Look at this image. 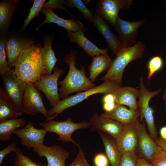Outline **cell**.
Here are the masks:
<instances>
[{
  "mask_svg": "<svg viewBox=\"0 0 166 166\" xmlns=\"http://www.w3.org/2000/svg\"><path fill=\"white\" fill-rule=\"evenodd\" d=\"M43 48L37 43L22 52L14 66L18 78L27 83H33L46 75L42 56Z\"/></svg>",
  "mask_w": 166,
  "mask_h": 166,
  "instance_id": "6da1fadb",
  "label": "cell"
},
{
  "mask_svg": "<svg viewBox=\"0 0 166 166\" xmlns=\"http://www.w3.org/2000/svg\"><path fill=\"white\" fill-rule=\"evenodd\" d=\"M77 51L71 50L65 55L64 61L69 66L68 72L61 81H58L61 85L59 90L60 99L63 100L75 92L86 91L96 86L85 74V67L81 65L80 69L76 67Z\"/></svg>",
  "mask_w": 166,
  "mask_h": 166,
  "instance_id": "7a4b0ae2",
  "label": "cell"
},
{
  "mask_svg": "<svg viewBox=\"0 0 166 166\" xmlns=\"http://www.w3.org/2000/svg\"><path fill=\"white\" fill-rule=\"evenodd\" d=\"M145 49V44L140 41L131 47L121 48L116 54L109 69L100 80H111L122 86L123 73L125 68L131 61L141 58Z\"/></svg>",
  "mask_w": 166,
  "mask_h": 166,
  "instance_id": "3957f363",
  "label": "cell"
},
{
  "mask_svg": "<svg viewBox=\"0 0 166 166\" xmlns=\"http://www.w3.org/2000/svg\"><path fill=\"white\" fill-rule=\"evenodd\" d=\"M121 86L114 81L106 80L97 86L68 97L60 100L51 109H47L48 118L46 121L54 119V115L57 116L58 114H61L65 110L76 105L91 96L98 93H113Z\"/></svg>",
  "mask_w": 166,
  "mask_h": 166,
  "instance_id": "277c9868",
  "label": "cell"
},
{
  "mask_svg": "<svg viewBox=\"0 0 166 166\" xmlns=\"http://www.w3.org/2000/svg\"><path fill=\"white\" fill-rule=\"evenodd\" d=\"M139 85L137 105L140 114V121H142L144 119L149 134L155 140L157 139V132L154 123L153 110L149 106V102L152 98L161 93V89L153 91H149L145 87L143 76L140 79Z\"/></svg>",
  "mask_w": 166,
  "mask_h": 166,
  "instance_id": "5b68a950",
  "label": "cell"
},
{
  "mask_svg": "<svg viewBox=\"0 0 166 166\" xmlns=\"http://www.w3.org/2000/svg\"><path fill=\"white\" fill-rule=\"evenodd\" d=\"M38 125L47 132H53L59 136L57 140L63 142H71L77 147L80 146L72 138V134L80 129L87 128L90 127L89 121H83L79 123L72 121L70 117L63 121H56L53 119L40 122Z\"/></svg>",
  "mask_w": 166,
  "mask_h": 166,
  "instance_id": "8992f818",
  "label": "cell"
},
{
  "mask_svg": "<svg viewBox=\"0 0 166 166\" xmlns=\"http://www.w3.org/2000/svg\"><path fill=\"white\" fill-rule=\"evenodd\" d=\"M2 77L4 90L17 110L22 114V101L27 83L17 77L14 69Z\"/></svg>",
  "mask_w": 166,
  "mask_h": 166,
  "instance_id": "52a82bcc",
  "label": "cell"
},
{
  "mask_svg": "<svg viewBox=\"0 0 166 166\" xmlns=\"http://www.w3.org/2000/svg\"><path fill=\"white\" fill-rule=\"evenodd\" d=\"M64 71L63 69L55 66L52 74L43 75L33 83L37 89L44 93L51 107H53L61 100L57 83L59 77Z\"/></svg>",
  "mask_w": 166,
  "mask_h": 166,
  "instance_id": "ba28073f",
  "label": "cell"
},
{
  "mask_svg": "<svg viewBox=\"0 0 166 166\" xmlns=\"http://www.w3.org/2000/svg\"><path fill=\"white\" fill-rule=\"evenodd\" d=\"M35 41L33 38L18 34H11L6 39L5 49L10 68L14 67L22 52L32 47Z\"/></svg>",
  "mask_w": 166,
  "mask_h": 166,
  "instance_id": "9c48e42d",
  "label": "cell"
},
{
  "mask_svg": "<svg viewBox=\"0 0 166 166\" xmlns=\"http://www.w3.org/2000/svg\"><path fill=\"white\" fill-rule=\"evenodd\" d=\"M22 113L31 116L38 113L43 115L47 119V109L44 106L39 91L33 83H27L22 104Z\"/></svg>",
  "mask_w": 166,
  "mask_h": 166,
  "instance_id": "30bf717a",
  "label": "cell"
},
{
  "mask_svg": "<svg viewBox=\"0 0 166 166\" xmlns=\"http://www.w3.org/2000/svg\"><path fill=\"white\" fill-rule=\"evenodd\" d=\"M132 0H100L95 13L114 26L119 10H126L132 5Z\"/></svg>",
  "mask_w": 166,
  "mask_h": 166,
  "instance_id": "8fae6325",
  "label": "cell"
},
{
  "mask_svg": "<svg viewBox=\"0 0 166 166\" xmlns=\"http://www.w3.org/2000/svg\"><path fill=\"white\" fill-rule=\"evenodd\" d=\"M138 131V141L136 153L138 157L149 162L151 159L162 150L147 132L144 123L138 119L136 121Z\"/></svg>",
  "mask_w": 166,
  "mask_h": 166,
  "instance_id": "7c38bea8",
  "label": "cell"
},
{
  "mask_svg": "<svg viewBox=\"0 0 166 166\" xmlns=\"http://www.w3.org/2000/svg\"><path fill=\"white\" fill-rule=\"evenodd\" d=\"M145 22L144 19L131 22L118 17L114 27L118 34L121 48L130 47L135 44L138 30Z\"/></svg>",
  "mask_w": 166,
  "mask_h": 166,
  "instance_id": "4fadbf2b",
  "label": "cell"
},
{
  "mask_svg": "<svg viewBox=\"0 0 166 166\" xmlns=\"http://www.w3.org/2000/svg\"><path fill=\"white\" fill-rule=\"evenodd\" d=\"M47 131L44 129L35 128L33 123L28 122L23 128L15 130L13 134L20 139L21 144L28 150L44 144L43 141Z\"/></svg>",
  "mask_w": 166,
  "mask_h": 166,
  "instance_id": "5bb4252c",
  "label": "cell"
},
{
  "mask_svg": "<svg viewBox=\"0 0 166 166\" xmlns=\"http://www.w3.org/2000/svg\"><path fill=\"white\" fill-rule=\"evenodd\" d=\"M136 121L123 125L120 134L116 139L117 148L121 154L136 152L139 136Z\"/></svg>",
  "mask_w": 166,
  "mask_h": 166,
  "instance_id": "9a60e30c",
  "label": "cell"
},
{
  "mask_svg": "<svg viewBox=\"0 0 166 166\" xmlns=\"http://www.w3.org/2000/svg\"><path fill=\"white\" fill-rule=\"evenodd\" d=\"M33 150L38 156L45 157L47 166H66L65 161L69 152L58 144L48 146L43 144L33 148Z\"/></svg>",
  "mask_w": 166,
  "mask_h": 166,
  "instance_id": "2e32d148",
  "label": "cell"
},
{
  "mask_svg": "<svg viewBox=\"0 0 166 166\" xmlns=\"http://www.w3.org/2000/svg\"><path fill=\"white\" fill-rule=\"evenodd\" d=\"M89 122V127L92 131H97L106 133L116 139L120 134L123 124L107 117L93 113L90 117Z\"/></svg>",
  "mask_w": 166,
  "mask_h": 166,
  "instance_id": "e0dca14e",
  "label": "cell"
},
{
  "mask_svg": "<svg viewBox=\"0 0 166 166\" xmlns=\"http://www.w3.org/2000/svg\"><path fill=\"white\" fill-rule=\"evenodd\" d=\"M92 23L104 38L108 49L116 54L122 48L118 37L112 32L107 22L95 13L93 14Z\"/></svg>",
  "mask_w": 166,
  "mask_h": 166,
  "instance_id": "ac0fdd59",
  "label": "cell"
},
{
  "mask_svg": "<svg viewBox=\"0 0 166 166\" xmlns=\"http://www.w3.org/2000/svg\"><path fill=\"white\" fill-rule=\"evenodd\" d=\"M41 12L45 18L40 26L46 23H53L63 27L67 31L75 32L80 30H85L82 23L80 21L73 18L65 19L60 17L54 13L52 9L43 7Z\"/></svg>",
  "mask_w": 166,
  "mask_h": 166,
  "instance_id": "d6986e66",
  "label": "cell"
},
{
  "mask_svg": "<svg viewBox=\"0 0 166 166\" xmlns=\"http://www.w3.org/2000/svg\"><path fill=\"white\" fill-rule=\"evenodd\" d=\"M113 93L117 105H125L130 109L135 111L138 109L137 101L139 90L131 86H121Z\"/></svg>",
  "mask_w": 166,
  "mask_h": 166,
  "instance_id": "ffe728a7",
  "label": "cell"
},
{
  "mask_svg": "<svg viewBox=\"0 0 166 166\" xmlns=\"http://www.w3.org/2000/svg\"><path fill=\"white\" fill-rule=\"evenodd\" d=\"M67 35L70 40L81 47L88 56L93 57L108 53L107 49H100L89 40L85 36L83 30L75 32L67 31Z\"/></svg>",
  "mask_w": 166,
  "mask_h": 166,
  "instance_id": "44dd1931",
  "label": "cell"
},
{
  "mask_svg": "<svg viewBox=\"0 0 166 166\" xmlns=\"http://www.w3.org/2000/svg\"><path fill=\"white\" fill-rule=\"evenodd\" d=\"M100 116L110 118L124 125L136 122L139 119L140 114L138 109L133 111L123 105H117L112 111L105 112Z\"/></svg>",
  "mask_w": 166,
  "mask_h": 166,
  "instance_id": "7402d4cb",
  "label": "cell"
},
{
  "mask_svg": "<svg viewBox=\"0 0 166 166\" xmlns=\"http://www.w3.org/2000/svg\"><path fill=\"white\" fill-rule=\"evenodd\" d=\"M104 146L106 155L111 166H119L122 156L119 150L116 139L109 135L101 131L98 132Z\"/></svg>",
  "mask_w": 166,
  "mask_h": 166,
  "instance_id": "603a6c76",
  "label": "cell"
},
{
  "mask_svg": "<svg viewBox=\"0 0 166 166\" xmlns=\"http://www.w3.org/2000/svg\"><path fill=\"white\" fill-rule=\"evenodd\" d=\"M113 61L108 53L93 57L90 65L88 67L89 73V78L93 82L102 72L108 71L110 68Z\"/></svg>",
  "mask_w": 166,
  "mask_h": 166,
  "instance_id": "cb8c5ba5",
  "label": "cell"
},
{
  "mask_svg": "<svg viewBox=\"0 0 166 166\" xmlns=\"http://www.w3.org/2000/svg\"><path fill=\"white\" fill-rule=\"evenodd\" d=\"M18 0H4L0 2V30L2 33L7 31Z\"/></svg>",
  "mask_w": 166,
  "mask_h": 166,
  "instance_id": "d4e9b609",
  "label": "cell"
},
{
  "mask_svg": "<svg viewBox=\"0 0 166 166\" xmlns=\"http://www.w3.org/2000/svg\"><path fill=\"white\" fill-rule=\"evenodd\" d=\"M53 38V36L49 35L43 39L44 46L42 56L44 62V69L46 75L52 74V70L55 67V65L57 61L54 52L51 47Z\"/></svg>",
  "mask_w": 166,
  "mask_h": 166,
  "instance_id": "484cf974",
  "label": "cell"
},
{
  "mask_svg": "<svg viewBox=\"0 0 166 166\" xmlns=\"http://www.w3.org/2000/svg\"><path fill=\"white\" fill-rule=\"evenodd\" d=\"M9 99L3 88H0V122L17 118L22 115Z\"/></svg>",
  "mask_w": 166,
  "mask_h": 166,
  "instance_id": "4316f807",
  "label": "cell"
},
{
  "mask_svg": "<svg viewBox=\"0 0 166 166\" xmlns=\"http://www.w3.org/2000/svg\"><path fill=\"white\" fill-rule=\"evenodd\" d=\"M25 121L22 118H14L0 122V141L4 142L10 140L16 129L22 127Z\"/></svg>",
  "mask_w": 166,
  "mask_h": 166,
  "instance_id": "83f0119b",
  "label": "cell"
},
{
  "mask_svg": "<svg viewBox=\"0 0 166 166\" xmlns=\"http://www.w3.org/2000/svg\"><path fill=\"white\" fill-rule=\"evenodd\" d=\"M69 7H74L80 10L85 18L88 21L92 22L93 14L92 11L88 9L83 1L81 0H65L64 3Z\"/></svg>",
  "mask_w": 166,
  "mask_h": 166,
  "instance_id": "f1b7e54d",
  "label": "cell"
},
{
  "mask_svg": "<svg viewBox=\"0 0 166 166\" xmlns=\"http://www.w3.org/2000/svg\"><path fill=\"white\" fill-rule=\"evenodd\" d=\"M14 159L13 166H47L42 163H37L25 155L21 150L17 147Z\"/></svg>",
  "mask_w": 166,
  "mask_h": 166,
  "instance_id": "f546056e",
  "label": "cell"
},
{
  "mask_svg": "<svg viewBox=\"0 0 166 166\" xmlns=\"http://www.w3.org/2000/svg\"><path fill=\"white\" fill-rule=\"evenodd\" d=\"M164 65L163 60L160 56H155L151 57L147 64L148 80H150L156 73L160 70Z\"/></svg>",
  "mask_w": 166,
  "mask_h": 166,
  "instance_id": "4dcf8cb0",
  "label": "cell"
},
{
  "mask_svg": "<svg viewBox=\"0 0 166 166\" xmlns=\"http://www.w3.org/2000/svg\"><path fill=\"white\" fill-rule=\"evenodd\" d=\"M45 0H34V3L30 8L29 13L26 18L25 20L24 24L22 28L23 31L30 22L38 15L45 2Z\"/></svg>",
  "mask_w": 166,
  "mask_h": 166,
  "instance_id": "1f68e13d",
  "label": "cell"
},
{
  "mask_svg": "<svg viewBox=\"0 0 166 166\" xmlns=\"http://www.w3.org/2000/svg\"><path fill=\"white\" fill-rule=\"evenodd\" d=\"M6 39L1 38L0 40V75L2 76L9 72L11 70L6 60V53L5 52Z\"/></svg>",
  "mask_w": 166,
  "mask_h": 166,
  "instance_id": "d6a6232c",
  "label": "cell"
},
{
  "mask_svg": "<svg viewBox=\"0 0 166 166\" xmlns=\"http://www.w3.org/2000/svg\"><path fill=\"white\" fill-rule=\"evenodd\" d=\"M137 158L135 152L122 154L119 166H136Z\"/></svg>",
  "mask_w": 166,
  "mask_h": 166,
  "instance_id": "836d02e7",
  "label": "cell"
},
{
  "mask_svg": "<svg viewBox=\"0 0 166 166\" xmlns=\"http://www.w3.org/2000/svg\"><path fill=\"white\" fill-rule=\"evenodd\" d=\"M78 153L72 163L66 166H95L91 165L88 163L85 157L84 152L79 146Z\"/></svg>",
  "mask_w": 166,
  "mask_h": 166,
  "instance_id": "e575fe53",
  "label": "cell"
},
{
  "mask_svg": "<svg viewBox=\"0 0 166 166\" xmlns=\"http://www.w3.org/2000/svg\"><path fill=\"white\" fill-rule=\"evenodd\" d=\"M152 166H166V152L161 150L149 161Z\"/></svg>",
  "mask_w": 166,
  "mask_h": 166,
  "instance_id": "d590c367",
  "label": "cell"
},
{
  "mask_svg": "<svg viewBox=\"0 0 166 166\" xmlns=\"http://www.w3.org/2000/svg\"><path fill=\"white\" fill-rule=\"evenodd\" d=\"M93 163L95 166H109L110 164L106 155L102 152L98 153L95 156Z\"/></svg>",
  "mask_w": 166,
  "mask_h": 166,
  "instance_id": "8d00e7d4",
  "label": "cell"
},
{
  "mask_svg": "<svg viewBox=\"0 0 166 166\" xmlns=\"http://www.w3.org/2000/svg\"><path fill=\"white\" fill-rule=\"evenodd\" d=\"M64 0H49L48 2L45 3L43 7L51 9L53 10L57 8L59 9H62L68 13L69 15L74 18L63 6V4L64 3Z\"/></svg>",
  "mask_w": 166,
  "mask_h": 166,
  "instance_id": "74e56055",
  "label": "cell"
},
{
  "mask_svg": "<svg viewBox=\"0 0 166 166\" xmlns=\"http://www.w3.org/2000/svg\"><path fill=\"white\" fill-rule=\"evenodd\" d=\"M17 148L16 142H14L0 151V165L5 156L11 152L15 153Z\"/></svg>",
  "mask_w": 166,
  "mask_h": 166,
  "instance_id": "f35d334b",
  "label": "cell"
},
{
  "mask_svg": "<svg viewBox=\"0 0 166 166\" xmlns=\"http://www.w3.org/2000/svg\"><path fill=\"white\" fill-rule=\"evenodd\" d=\"M102 104L116 102L115 97L113 93L105 94L102 99Z\"/></svg>",
  "mask_w": 166,
  "mask_h": 166,
  "instance_id": "ab89813d",
  "label": "cell"
},
{
  "mask_svg": "<svg viewBox=\"0 0 166 166\" xmlns=\"http://www.w3.org/2000/svg\"><path fill=\"white\" fill-rule=\"evenodd\" d=\"M117 105L116 102L103 104V108L105 112H109L112 111Z\"/></svg>",
  "mask_w": 166,
  "mask_h": 166,
  "instance_id": "60d3db41",
  "label": "cell"
},
{
  "mask_svg": "<svg viewBox=\"0 0 166 166\" xmlns=\"http://www.w3.org/2000/svg\"><path fill=\"white\" fill-rule=\"evenodd\" d=\"M136 166H152L150 162L142 158L138 157Z\"/></svg>",
  "mask_w": 166,
  "mask_h": 166,
  "instance_id": "b9f144b4",
  "label": "cell"
},
{
  "mask_svg": "<svg viewBox=\"0 0 166 166\" xmlns=\"http://www.w3.org/2000/svg\"><path fill=\"white\" fill-rule=\"evenodd\" d=\"M155 140L161 149L166 152V140L159 139H157Z\"/></svg>",
  "mask_w": 166,
  "mask_h": 166,
  "instance_id": "7bdbcfd3",
  "label": "cell"
},
{
  "mask_svg": "<svg viewBox=\"0 0 166 166\" xmlns=\"http://www.w3.org/2000/svg\"><path fill=\"white\" fill-rule=\"evenodd\" d=\"M160 134L161 139L166 140V126L163 127L160 129Z\"/></svg>",
  "mask_w": 166,
  "mask_h": 166,
  "instance_id": "ee69618b",
  "label": "cell"
},
{
  "mask_svg": "<svg viewBox=\"0 0 166 166\" xmlns=\"http://www.w3.org/2000/svg\"><path fill=\"white\" fill-rule=\"evenodd\" d=\"M162 98L164 101V105L166 109V86H165L163 91Z\"/></svg>",
  "mask_w": 166,
  "mask_h": 166,
  "instance_id": "f6af8a7d",
  "label": "cell"
},
{
  "mask_svg": "<svg viewBox=\"0 0 166 166\" xmlns=\"http://www.w3.org/2000/svg\"><path fill=\"white\" fill-rule=\"evenodd\" d=\"M164 1L165 3L166 4V0H164Z\"/></svg>",
  "mask_w": 166,
  "mask_h": 166,
  "instance_id": "bcb514c9",
  "label": "cell"
}]
</instances>
